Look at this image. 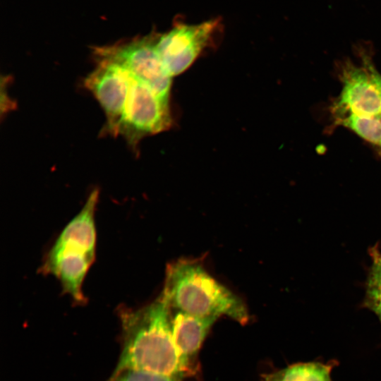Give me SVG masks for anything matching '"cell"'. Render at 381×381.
Returning a JSON list of instances; mask_svg holds the SVG:
<instances>
[{"label":"cell","instance_id":"6da1fadb","mask_svg":"<svg viewBox=\"0 0 381 381\" xmlns=\"http://www.w3.org/2000/svg\"><path fill=\"white\" fill-rule=\"evenodd\" d=\"M122 350L111 376L138 370L183 378L173 339L171 307L163 294L142 308L120 312Z\"/></svg>","mask_w":381,"mask_h":381},{"label":"cell","instance_id":"7a4b0ae2","mask_svg":"<svg viewBox=\"0 0 381 381\" xmlns=\"http://www.w3.org/2000/svg\"><path fill=\"white\" fill-rule=\"evenodd\" d=\"M162 293L174 310L200 317L226 316L241 325L249 320L242 299L192 260L169 265Z\"/></svg>","mask_w":381,"mask_h":381},{"label":"cell","instance_id":"3957f363","mask_svg":"<svg viewBox=\"0 0 381 381\" xmlns=\"http://www.w3.org/2000/svg\"><path fill=\"white\" fill-rule=\"evenodd\" d=\"M99 190H93L80 211L68 223L47 253L41 271L54 275L62 291L84 303L82 286L96 255L95 213Z\"/></svg>","mask_w":381,"mask_h":381},{"label":"cell","instance_id":"277c9868","mask_svg":"<svg viewBox=\"0 0 381 381\" xmlns=\"http://www.w3.org/2000/svg\"><path fill=\"white\" fill-rule=\"evenodd\" d=\"M155 32L128 42L96 48V59L113 61L164 98L169 99L171 77L158 52Z\"/></svg>","mask_w":381,"mask_h":381},{"label":"cell","instance_id":"5b68a950","mask_svg":"<svg viewBox=\"0 0 381 381\" xmlns=\"http://www.w3.org/2000/svg\"><path fill=\"white\" fill-rule=\"evenodd\" d=\"M125 109L119 129L130 145L149 135L162 132L171 124L169 99L164 98L131 73Z\"/></svg>","mask_w":381,"mask_h":381},{"label":"cell","instance_id":"8992f818","mask_svg":"<svg viewBox=\"0 0 381 381\" xmlns=\"http://www.w3.org/2000/svg\"><path fill=\"white\" fill-rule=\"evenodd\" d=\"M222 29L219 18L195 25L176 21L169 31L159 34L158 52L170 76L183 73L205 49L213 46Z\"/></svg>","mask_w":381,"mask_h":381},{"label":"cell","instance_id":"52a82bcc","mask_svg":"<svg viewBox=\"0 0 381 381\" xmlns=\"http://www.w3.org/2000/svg\"><path fill=\"white\" fill-rule=\"evenodd\" d=\"M97 66L85 80V86L102 106L106 117V132L119 135L127 99L130 73L108 60L97 59Z\"/></svg>","mask_w":381,"mask_h":381},{"label":"cell","instance_id":"ba28073f","mask_svg":"<svg viewBox=\"0 0 381 381\" xmlns=\"http://www.w3.org/2000/svg\"><path fill=\"white\" fill-rule=\"evenodd\" d=\"M342 89L333 105L335 116L353 113L359 115L381 114V98L365 69L351 61L345 62L339 75Z\"/></svg>","mask_w":381,"mask_h":381},{"label":"cell","instance_id":"9c48e42d","mask_svg":"<svg viewBox=\"0 0 381 381\" xmlns=\"http://www.w3.org/2000/svg\"><path fill=\"white\" fill-rule=\"evenodd\" d=\"M217 320L171 308L172 337L186 375L195 370L199 350Z\"/></svg>","mask_w":381,"mask_h":381},{"label":"cell","instance_id":"30bf717a","mask_svg":"<svg viewBox=\"0 0 381 381\" xmlns=\"http://www.w3.org/2000/svg\"><path fill=\"white\" fill-rule=\"evenodd\" d=\"M332 364L298 363L265 375L262 381H332Z\"/></svg>","mask_w":381,"mask_h":381},{"label":"cell","instance_id":"8fae6325","mask_svg":"<svg viewBox=\"0 0 381 381\" xmlns=\"http://www.w3.org/2000/svg\"><path fill=\"white\" fill-rule=\"evenodd\" d=\"M335 117L340 125L369 143L381 147V114L365 116L346 113Z\"/></svg>","mask_w":381,"mask_h":381},{"label":"cell","instance_id":"7c38bea8","mask_svg":"<svg viewBox=\"0 0 381 381\" xmlns=\"http://www.w3.org/2000/svg\"><path fill=\"white\" fill-rule=\"evenodd\" d=\"M372 266L368 278L365 304L381 322V253L373 251Z\"/></svg>","mask_w":381,"mask_h":381},{"label":"cell","instance_id":"4fadbf2b","mask_svg":"<svg viewBox=\"0 0 381 381\" xmlns=\"http://www.w3.org/2000/svg\"><path fill=\"white\" fill-rule=\"evenodd\" d=\"M183 378L138 370H126L111 376L108 381H182Z\"/></svg>","mask_w":381,"mask_h":381},{"label":"cell","instance_id":"5bb4252c","mask_svg":"<svg viewBox=\"0 0 381 381\" xmlns=\"http://www.w3.org/2000/svg\"><path fill=\"white\" fill-rule=\"evenodd\" d=\"M360 55L362 59V64L368 72L373 83L377 88L381 98V75L374 66L370 56H369L363 47H360Z\"/></svg>","mask_w":381,"mask_h":381}]
</instances>
